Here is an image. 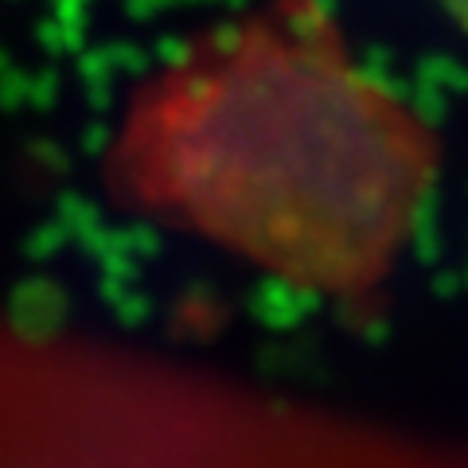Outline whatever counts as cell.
Here are the masks:
<instances>
[{
  "mask_svg": "<svg viewBox=\"0 0 468 468\" xmlns=\"http://www.w3.org/2000/svg\"><path fill=\"white\" fill-rule=\"evenodd\" d=\"M110 165L137 211L324 289L371 282L430 184L402 101L289 8L168 63L133 98Z\"/></svg>",
  "mask_w": 468,
  "mask_h": 468,
  "instance_id": "obj_1",
  "label": "cell"
},
{
  "mask_svg": "<svg viewBox=\"0 0 468 468\" xmlns=\"http://www.w3.org/2000/svg\"><path fill=\"white\" fill-rule=\"evenodd\" d=\"M0 468H344L172 375L0 347Z\"/></svg>",
  "mask_w": 468,
  "mask_h": 468,
  "instance_id": "obj_2",
  "label": "cell"
},
{
  "mask_svg": "<svg viewBox=\"0 0 468 468\" xmlns=\"http://www.w3.org/2000/svg\"><path fill=\"white\" fill-rule=\"evenodd\" d=\"M441 5H445L449 16L461 24V32H468V0H441Z\"/></svg>",
  "mask_w": 468,
  "mask_h": 468,
  "instance_id": "obj_3",
  "label": "cell"
}]
</instances>
